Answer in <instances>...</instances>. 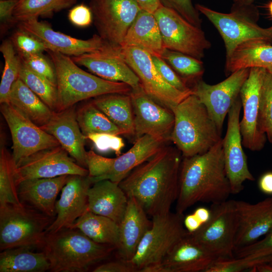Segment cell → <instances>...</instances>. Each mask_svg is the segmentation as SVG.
I'll list each match as a JSON object with an SVG mask.
<instances>
[{
    "label": "cell",
    "mask_w": 272,
    "mask_h": 272,
    "mask_svg": "<svg viewBox=\"0 0 272 272\" xmlns=\"http://www.w3.org/2000/svg\"><path fill=\"white\" fill-rule=\"evenodd\" d=\"M0 51L5 61L0 84V103H9L11 88L19 79L21 60L10 39L3 41Z\"/></svg>",
    "instance_id": "obj_39"
},
{
    "label": "cell",
    "mask_w": 272,
    "mask_h": 272,
    "mask_svg": "<svg viewBox=\"0 0 272 272\" xmlns=\"http://www.w3.org/2000/svg\"><path fill=\"white\" fill-rule=\"evenodd\" d=\"M19 79L52 110H57V87L24 65L22 61Z\"/></svg>",
    "instance_id": "obj_40"
},
{
    "label": "cell",
    "mask_w": 272,
    "mask_h": 272,
    "mask_svg": "<svg viewBox=\"0 0 272 272\" xmlns=\"http://www.w3.org/2000/svg\"><path fill=\"white\" fill-rule=\"evenodd\" d=\"M222 139L205 153L183 157L176 212L183 214L198 202H222L231 194L225 167Z\"/></svg>",
    "instance_id": "obj_2"
},
{
    "label": "cell",
    "mask_w": 272,
    "mask_h": 272,
    "mask_svg": "<svg viewBox=\"0 0 272 272\" xmlns=\"http://www.w3.org/2000/svg\"><path fill=\"white\" fill-rule=\"evenodd\" d=\"M193 213L199 219L202 225L209 220L211 216V209L202 207L196 208Z\"/></svg>",
    "instance_id": "obj_54"
},
{
    "label": "cell",
    "mask_w": 272,
    "mask_h": 272,
    "mask_svg": "<svg viewBox=\"0 0 272 272\" xmlns=\"http://www.w3.org/2000/svg\"><path fill=\"white\" fill-rule=\"evenodd\" d=\"M18 27L39 38L45 44L47 50L67 56H76L93 52L105 44L98 34H94L87 40L80 39L55 31L50 25L39 21L38 19L20 22Z\"/></svg>",
    "instance_id": "obj_22"
},
{
    "label": "cell",
    "mask_w": 272,
    "mask_h": 272,
    "mask_svg": "<svg viewBox=\"0 0 272 272\" xmlns=\"http://www.w3.org/2000/svg\"><path fill=\"white\" fill-rule=\"evenodd\" d=\"M183 225L190 234L196 232L202 226V223L193 213L184 217Z\"/></svg>",
    "instance_id": "obj_51"
},
{
    "label": "cell",
    "mask_w": 272,
    "mask_h": 272,
    "mask_svg": "<svg viewBox=\"0 0 272 272\" xmlns=\"http://www.w3.org/2000/svg\"><path fill=\"white\" fill-rule=\"evenodd\" d=\"M153 14L165 48L201 60L205 51L211 46L201 28L189 23L174 10L163 6Z\"/></svg>",
    "instance_id": "obj_11"
},
{
    "label": "cell",
    "mask_w": 272,
    "mask_h": 272,
    "mask_svg": "<svg viewBox=\"0 0 272 272\" xmlns=\"http://www.w3.org/2000/svg\"><path fill=\"white\" fill-rule=\"evenodd\" d=\"M234 3H253L254 0H233Z\"/></svg>",
    "instance_id": "obj_55"
},
{
    "label": "cell",
    "mask_w": 272,
    "mask_h": 272,
    "mask_svg": "<svg viewBox=\"0 0 272 272\" xmlns=\"http://www.w3.org/2000/svg\"><path fill=\"white\" fill-rule=\"evenodd\" d=\"M40 127L53 136L78 164L87 167L86 139L80 129L73 107L54 111L49 121Z\"/></svg>",
    "instance_id": "obj_24"
},
{
    "label": "cell",
    "mask_w": 272,
    "mask_h": 272,
    "mask_svg": "<svg viewBox=\"0 0 272 272\" xmlns=\"http://www.w3.org/2000/svg\"><path fill=\"white\" fill-rule=\"evenodd\" d=\"M252 67L272 69V43L251 40L239 45L225 61V73L229 76L237 70Z\"/></svg>",
    "instance_id": "obj_30"
},
{
    "label": "cell",
    "mask_w": 272,
    "mask_h": 272,
    "mask_svg": "<svg viewBox=\"0 0 272 272\" xmlns=\"http://www.w3.org/2000/svg\"><path fill=\"white\" fill-rule=\"evenodd\" d=\"M209 220L190 235L219 258H234L238 227L236 200L212 203Z\"/></svg>",
    "instance_id": "obj_10"
},
{
    "label": "cell",
    "mask_w": 272,
    "mask_h": 272,
    "mask_svg": "<svg viewBox=\"0 0 272 272\" xmlns=\"http://www.w3.org/2000/svg\"><path fill=\"white\" fill-rule=\"evenodd\" d=\"M98 35L109 44L121 46L132 23L142 10L134 0H90Z\"/></svg>",
    "instance_id": "obj_13"
},
{
    "label": "cell",
    "mask_w": 272,
    "mask_h": 272,
    "mask_svg": "<svg viewBox=\"0 0 272 272\" xmlns=\"http://www.w3.org/2000/svg\"><path fill=\"white\" fill-rule=\"evenodd\" d=\"M91 184L88 176H69L55 203V218L46 233L71 228L75 221L88 210V191Z\"/></svg>",
    "instance_id": "obj_21"
},
{
    "label": "cell",
    "mask_w": 272,
    "mask_h": 272,
    "mask_svg": "<svg viewBox=\"0 0 272 272\" xmlns=\"http://www.w3.org/2000/svg\"><path fill=\"white\" fill-rule=\"evenodd\" d=\"M92 101L123 134H134L133 113L129 94H108L95 97Z\"/></svg>",
    "instance_id": "obj_31"
},
{
    "label": "cell",
    "mask_w": 272,
    "mask_h": 272,
    "mask_svg": "<svg viewBox=\"0 0 272 272\" xmlns=\"http://www.w3.org/2000/svg\"><path fill=\"white\" fill-rule=\"evenodd\" d=\"M10 39L19 56L40 53L47 50L41 40L19 27Z\"/></svg>",
    "instance_id": "obj_42"
},
{
    "label": "cell",
    "mask_w": 272,
    "mask_h": 272,
    "mask_svg": "<svg viewBox=\"0 0 272 272\" xmlns=\"http://www.w3.org/2000/svg\"><path fill=\"white\" fill-rule=\"evenodd\" d=\"M142 10L154 14L161 6L160 0H134Z\"/></svg>",
    "instance_id": "obj_53"
},
{
    "label": "cell",
    "mask_w": 272,
    "mask_h": 272,
    "mask_svg": "<svg viewBox=\"0 0 272 272\" xmlns=\"http://www.w3.org/2000/svg\"><path fill=\"white\" fill-rule=\"evenodd\" d=\"M46 51L56 74L57 111L73 107L82 100L108 94H129L131 90L124 83L106 80L84 71L69 56L49 50Z\"/></svg>",
    "instance_id": "obj_5"
},
{
    "label": "cell",
    "mask_w": 272,
    "mask_h": 272,
    "mask_svg": "<svg viewBox=\"0 0 272 272\" xmlns=\"http://www.w3.org/2000/svg\"><path fill=\"white\" fill-rule=\"evenodd\" d=\"M152 218L151 228L128 261L136 271L147 265L161 262L174 246L188 234L183 225V214L170 212Z\"/></svg>",
    "instance_id": "obj_9"
},
{
    "label": "cell",
    "mask_w": 272,
    "mask_h": 272,
    "mask_svg": "<svg viewBox=\"0 0 272 272\" xmlns=\"http://www.w3.org/2000/svg\"><path fill=\"white\" fill-rule=\"evenodd\" d=\"M129 95L137 139L148 134L165 142L171 141L174 123L172 111L149 96L141 84L131 88Z\"/></svg>",
    "instance_id": "obj_15"
},
{
    "label": "cell",
    "mask_w": 272,
    "mask_h": 272,
    "mask_svg": "<svg viewBox=\"0 0 272 272\" xmlns=\"http://www.w3.org/2000/svg\"><path fill=\"white\" fill-rule=\"evenodd\" d=\"M258 186L262 192L272 195V172L263 174L258 180Z\"/></svg>",
    "instance_id": "obj_52"
},
{
    "label": "cell",
    "mask_w": 272,
    "mask_h": 272,
    "mask_svg": "<svg viewBox=\"0 0 272 272\" xmlns=\"http://www.w3.org/2000/svg\"><path fill=\"white\" fill-rule=\"evenodd\" d=\"M238 218L235 248L250 244L272 228V195L256 203L236 200Z\"/></svg>",
    "instance_id": "obj_23"
},
{
    "label": "cell",
    "mask_w": 272,
    "mask_h": 272,
    "mask_svg": "<svg viewBox=\"0 0 272 272\" xmlns=\"http://www.w3.org/2000/svg\"><path fill=\"white\" fill-rule=\"evenodd\" d=\"M88 211L110 218L119 224L125 214L128 197L119 183L102 180L88 191Z\"/></svg>",
    "instance_id": "obj_28"
},
{
    "label": "cell",
    "mask_w": 272,
    "mask_h": 272,
    "mask_svg": "<svg viewBox=\"0 0 272 272\" xmlns=\"http://www.w3.org/2000/svg\"><path fill=\"white\" fill-rule=\"evenodd\" d=\"M71 58L77 64L85 66L105 80L123 82L131 88L141 84L138 77L126 63L121 46L105 42L104 45L96 51Z\"/></svg>",
    "instance_id": "obj_20"
},
{
    "label": "cell",
    "mask_w": 272,
    "mask_h": 272,
    "mask_svg": "<svg viewBox=\"0 0 272 272\" xmlns=\"http://www.w3.org/2000/svg\"><path fill=\"white\" fill-rule=\"evenodd\" d=\"M53 272H82L106 258L116 249L98 243L76 228L46 233L41 248Z\"/></svg>",
    "instance_id": "obj_4"
},
{
    "label": "cell",
    "mask_w": 272,
    "mask_h": 272,
    "mask_svg": "<svg viewBox=\"0 0 272 272\" xmlns=\"http://www.w3.org/2000/svg\"><path fill=\"white\" fill-rule=\"evenodd\" d=\"M20 247L2 250L0 253L1 272H43L50 269L43 251Z\"/></svg>",
    "instance_id": "obj_33"
},
{
    "label": "cell",
    "mask_w": 272,
    "mask_h": 272,
    "mask_svg": "<svg viewBox=\"0 0 272 272\" xmlns=\"http://www.w3.org/2000/svg\"><path fill=\"white\" fill-rule=\"evenodd\" d=\"M268 8L269 12V13L272 17V1H271L268 5Z\"/></svg>",
    "instance_id": "obj_56"
},
{
    "label": "cell",
    "mask_w": 272,
    "mask_h": 272,
    "mask_svg": "<svg viewBox=\"0 0 272 272\" xmlns=\"http://www.w3.org/2000/svg\"><path fill=\"white\" fill-rule=\"evenodd\" d=\"M77 0H18L14 11L16 23L40 16H50L54 12L71 8Z\"/></svg>",
    "instance_id": "obj_36"
},
{
    "label": "cell",
    "mask_w": 272,
    "mask_h": 272,
    "mask_svg": "<svg viewBox=\"0 0 272 272\" xmlns=\"http://www.w3.org/2000/svg\"><path fill=\"white\" fill-rule=\"evenodd\" d=\"M122 51L126 63L139 78L145 92L160 104L171 109L192 94V91L182 92L166 82L147 51L133 46L122 47Z\"/></svg>",
    "instance_id": "obj_14"
},
{
    "label": "cell",
    "mask_w": 272,
    "mask_h": 272,
    "mask_svg": "<svg viewBox=\"0 0 272 272\" xmlns=\"http://www.w3.org/2000/svg\"><path fill=\"white\" fill-rule=\"evenodd\" d=\"M18 0L0 1L1 34L3 35L14 24V11Z\"/></svg>",
    "instance_id": "obj_49"
},
{
    "label": "cell",
    "mask_w": 272,
    "mask_h": 272,
    "mask_svg": "<svg viewBox=\"0 0 272 272\" xmlns=\"http://www.w3.org/2000/svg\"><path fill=\"white\" fill-rule=\"evenodd\" d=\"M54 219L26 204L0 207L1 250L41 248L46 230Z\"/></svg>",
    "instance_id": "obj_7"
},
{
    "label": "cell",
    "mask_w": 272,
    "mask_h": 272,
    "mask_svg": "<svg viewBox=\"0 0 272 272\" xmlns=\"http://www.w3.org/2000/svg\"><path fill=\"white\" fill-rule=\"evenodd\" d=\"M182 154L177 148L163 146L119 183L127 197H133L151 217L170 212L176 201Z\"/></svg>",
    "instance_id": "obj_1"
},
{
    "label": "cell",
    "mask_w": 272,
    "mask_h": 272,
    "mask_svg": "<svg viewBox=\"0 0 272 272\" xmlns=\"http://www.w3.org/2000/svg\"><path fill=\"white\" fill-rule=\"evenodd\" d=\"M269 264H270V265H272V263H269Z\"/></svg>",
    "instance_id": "obj_57"
},
{
    "label": "cell",
    "mask_w": 272,
    "mask_h": 272,
    "mask_svg": "<svg viewBox=\"0 0 272 272\" xmlns=\"http://www.w3.org/2000/svg\"><path fill=\"white\" fill-rule=\"evenodd\" d=\"M9 103L39 126L46 124L54 112L20 79L12 86Z\"/></svg>",
    "instance_id": "obj_32"
},
{
    "label": "cell",
    "mask_w": 272,
    "mask_h": 272,
    "mask_svg": "<svg viewBox=\"0 0 272 272\" xmlns=\"http://www.w3.org/2000/svg\"><path fill=\"white\" fill-rule=\"evenodd\" d=\"M76 117L85 137L95 133L123 134V132L92 101L80 108L76 112Z\"/></svg>",
    "instance_id": "obj_35"
},
{
    "label": "cell",
    "mask_w": 272,
    "mask_h": 272,
    "mask_svg": "<svg viewBox=\"0 0 272 272\" xmlns=\"http://www.w3.org/2000/svg\"><path fill=\"white\" fill-rule=\"evenodd\" d=\"M17 185L35 178H53L64 175L87 176L89 171L80 165L60 146L40 151L15 169Z\"/></svg>",
    "instance_id": "obj_18"
},
{
    "label": "cell",
    "mask_w": 272,
    "mask_h": 272,
    "mask_svg": "<svg viewBox=\"0 0 272 272\" xmlns=\"http://www.w3.org/2000/svg\"><path fill=\"white\" fill-rule=\"evenodd\" d=\"M152 58L157 71L166 82L179 91H192L184 81L162 57L152 55Z\"/></svg>",
    "instance_id": "obj_47"
},
{
    "label": "cell",
    "mask_w": 272,
    "mask_h": 272,
    "mask_svg": "<svg viewBox=\"0 0 272 272\" xmlns=\"http://www.w3.org/2000/svg\"><path fill=\"white\" fill-rule=\"evenodd\" d=\"M161 57L171 66L188 86L189 83L193 84L201 79L205 72L201 60L166 48Z\"/></svg>",
    "instance_id": "obj_38"
},
{
    "label": "cell",
    "mask_w": 272,
    "mask_h": 272,
    "mask_svg": "<svg viewBox=\"0 0 272 272\" xmlns=\"http://www.w3.org/2000/svg\"><path fill=\"white\" fill-rule=\"evenodd\" d=\"M160 2L163 6L174 10L189 23L201 28L199 12L192 0H160Z\"/></svg>",
    "instance_id": "obj_46"
},
{
    "label": "cell",
    "mask_w": 272,
    "mask_h": 272,
    "mask_svg": "<svg viewBox=\"0 0 272 272\" xmlns=\"http://www.w3.org/2000/svg\"><path fill=\"white\" fill-rule=\"evenodd\" d=\"M1 111L11 134L12 155L16 167L40 151L60 145L53 136L34 123L10 103L1 104Z\"/></svg>",
    "instance_id": "obj_12"
},
{
    "label": "cell",
    "mask_w": 272,
    "mask_h": 272,
    "mask_svg": "<svg viewBox=\"0 0 272 272\" xmlns=\"http://www.w3.org/2000/svg\"><path fill=\"white\" fill-rule=\"evenodd\" d=\"M259 124L267 140L272 144V69L266 70L261 88Z\"/></svg>",
    "instance_id": "obj_41"
},
{
    "label": "cell",
    "mask_w": 272,
    "mask_h": 272,
    "mask_svg": "<svg viewBox=\"0 0 272 272\" xmlns=\"http://www.w3.org/2000/svg\"><path fill=\"white\" fill-rule=\"evenodd\" d=\"M218 259L188 233L174 246L161 263L167 272H205Z\"/></svg>",
    "instance_id": "obj_25"
},
{
    "label": "cell",
    "mask_w": 272,
    "mask_h": 272,
    "mask_svg": "<svg viewBox=\"0 0 272 272\" xmlns=\"http://www.w3.org/2000/svg\"><path fill=\"white\" fill-rule=\"evenodd\" d=\"M70 175L23 180L17 185L21 202L55 218L56 199Z\"/></svg>",
    "instance_id": "obj_26"
},
{
    "label": "cell",
    "mask_w": 272,
    "mask_h": 272,
    "mask_svg": "<svg viewBox=\"0 0 272 272\" xmlns=\"http://www.w3.org/2000/svg\"><path fill=\"white\" fill-rule=\"evenodd\" d=\"M0 1H2V0H0Z\"/></svg>",
    "instance_id": "obj_58"
},
{
    "label": "cell",
    "mask_w": 272,
    "mask_h": 272,
    "mask_svg": "<svg viewBox=\"0 0 272 272\" xmlns=\"http://www.w3.org/2000/svg\"><path fill=\"white\" fill-rule=\"evenodd\" d=\"M234 255L236 258L258 257L262 259L263 264L272 263V228L261 240L235 248Z\"/></svg>",
    "instance_id": "obj_43"
},
{
    "label": "cell",
    "mask_w": 272,
    "mask_h": 272,
    "mask_svg": "<svg viewBox=\"0 0 272 272\" xmlns=\"http://www.w3.org/2000/svg\"><path fill=\"white\" fill-rule=\"evenodd\" d=\"M171 110L174 123L170 140L183 157L205 153L222 140V132L195 95L190 94Z\"/></svg>",
    "instance_id": "obj_3"
},
{
    "label": "cell",
    "mask_w": 272,
    "mask_h": 272,
    "mask_svg": "<svg viewBox=\"0 0 272 272\" xmlns=\"http://www.w3.org/2000/svg\"><path fill=\"white\" fill-rule=\"evenodd\" d=\"M152 221L133 197H128L124 216L119 224V243L116 249L121 259L129 261L134 255L146 233L151 228Z\"/></svg>",
    "instance_id": "obj_27"
},
{
    "label": "cell",
    "mask_w": 272,
    "mask_h": 272,
    "mask_svg": "<svg viewBox=\"0 0 272 272\" xmlns=\"http://www.w3.org/2000/svg\"><path fill=\"white\" fill-rule=\"evenodd\" d=\"M250 68L235 71L228 78L215 85L200 79L190 88L205 106L218 129L222 131L225 118L234 103L240 96L241 89L248 78Z\"/></svg>",
    "instance_id": "obj_16"
},
{
    "label": "cell",
    "mask_w": 272,
    "mask_h": 272,
    "mask_svg": "<svg viewBox=\"0 0 272 272\" xmlns=\"http://www.w3.org/2000/svg\"><path fill=\"white\" fill-rule=\"evenodd\" d=\"M198 12L214 25L222 37L228 58L240 44L251 40L272 43V26L263 28L257 24L259 13L253 3H234L231 11L224 13L205 6L195 5Z\"/></svg>",
    "instance_id": "obj_6"
},
{
    "label": "cell",
    "mask_w": 272,
    "mask_h": 272,
    "mask_svg": "<svg viewBox=\"0 0 272 272\" xmlns=\"http://www.w3.org/2000/svg\"><path fill=\"white\" fill-rule=\"evenodd\" d=\"M121 46L137 47L151 55L161 57L165 48L154 14L142 10L128 29Z\"/></svg>",
    "instance_id": "obj_29"
},
{
    "label": "cell",
    "mask_w": 272,
    "mask_h": 272,
    "mask_svg": "<svg viewBox=\"0 0 272 272\" xmlns=\"http://www.w3.org/2000/svg\"><path fill=\"white\" fill-rule=\"evenodd\" d=\"M15 167L12 154L5 148H2L0 153V207L24 205L18 194Z\"/></svg>",
    "instance_id": "obj_37"
},
{
    "label": "cell",
    "mask_w": 272,
    "mask_h": 272,
    "mask_svg": "<svg viewBox=\"0 0 272 272\" xmlns=\"http://www.w3.org/2000/svg\"><path fill=\"white\" fill-rule=\"evenodd\" d=\"M68 19L74 25L78 27H86L93 21V15L89 7L81 4L75 6L68 13Z\"/></svg>",
    "instance_id": "obj_48"
},
{
    "label": "cell",
    "mask_w": 272,
    "mask_h": 272,
    "mask_svg": "<svg viewBox=\"0 0 272 272\" xmlns=\"http://www.w3.org/2000/svg\"><path fill=\"white\" fill-rule=\"evenodd\" d=\"M94 272H135V268L128 261H111L96 267Z\"/></svg>",
    "instance_id": "obj_50"
},
{
    "label": "cell",
    "mask_w": 272,
    "mask_h": 272,
    "mask_svg": "<svg viewBox=\"0 0 272 272\" xmlns=\"http://www.w3.org/2000/svg\"><path fill=\"white\" fill-rule=\"evenodd\" d=\"M241 108L239 96L228 112L227 131L222 139L225 167L231 194H233L243 190L245 181L255 180L248 168L247 157L242 148L239 119Z\"/></svg>",
    "instance_id": "obj_19"
},
{
    "label": "cell",
    "mask_w": 272,
    "mask_h": 272,
    "mask_svg": "<svg viewBox=\"0 0 272 272\" xmlns=\"http://www.w3.org/2000/svg\"><path fill=\"white\" fill-rule=\"evenodd\" d=\"M165 143L145 134L137 139L128 151L115 158L103 157L90 150L86 158L88 177L92 184L106 179L119 183L133 169L154 156Z\"/></svg>",
    "instance_id": "obj_8"
},
{
    "label": "cell",
    "mask_w": 272,
    "mask_h": 272,
    "mask_svg": "<svg viewBox=\"0 0 272 272\" xmlns=\"http://www.w3.org/2000/svg\"><path fill=\"white\" fill-rule=\"evenodd\" d=\"M71 228L80 230L94 241L117 248L119 224L109 218L88 210L74 223Z\"/></svg>",
    "instance_id": "obj_34"
},
{
    "label": "cell",
    "mask_w": 272,
    "mask_h": 272,
    "mask_svg": "<svg viewBox=\"0 0 272 272\" xmlns=\"http://www.w3.org/2000/svg\"><path fill=\"white\" fill-rule=\"evenodd\" d=\"M91 141L96 149L100 152L113 151L117 156L121 154L124 146L122 139L119 135L109 133H91L86 137Z\"/></svg>",
    "instance_id": "obj_45"
},
{
    "label": "cell",
    "mask_w": 272,
    "mask_h": 272,
    "mask_svg": "<svg viewBox=\"0 0 272 272\" xmlns=\"http://www.w3.org/2000/svg\"><path fill=\"white\" fill-rule=\"evenodd\" d=\"M19 56L24 65L57 87L55 69L51 59L50 60L43 53Z\"/></svg>",
    "instance_id": "obj_44"
},
{
    "label": "cell",
    "mask_w": 272,
    "mask_h": 272,
    "mask_svg": "<svg viewBox=\"0 0 272 272\" xmlns=\"http://www.w3.org/2000/svg\"><path fill=\"white\" fill-rule=\"evenodd\" d=\"M266 71L263 67L250 68L249 76L240 92L243 110V117L240 120L242 145L252 151L261 150L267 140L259 124L261 91Z\"/></svg>",
    "instance_id": "obj_17"
}]
</instances>
